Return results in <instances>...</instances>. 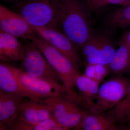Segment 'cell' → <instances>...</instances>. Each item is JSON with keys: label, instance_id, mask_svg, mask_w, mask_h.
Masks as SVG:
<instances>
[{"label": "cell", "instance_id": "25", "mask_svg": "<svg viewBox=\"0 0 130 130\" xmlns=\"http://www.w3.org/2000/svg\"></svg>", "mask_w": 130, "mask_h": 130}, {"label": "cell", "instance_id": "4", "mask_svg": "<svg viewBox=\"0 0 130 130\" xmlns=\"http://www.w3.org/2000/svg\"><path fill=\"white\" fill-rule=\"evenodd\" d=\"M44 101L48 106L53 118L68 130L75 129L88 112L74 97L68 94Z\"/></svg>", "mask_w": 130, "mask_h": 130}, {"label": "cell", "instance_id": "10", "mask_svg": "<svg viewBox=\"0 0 130 130\" xmlns=\"http://www.w3.org/2000/svg\"><path fill=\"white\" fill-rule=\"evenodd\" d=\"M0 29L18 38L32 41L37 36L35 29L19 13L0 5Z\"/></svg>", "mask_w": 130, "mask_h": 130}, {"label": "cell", "instance_id": "13", "mask_svg": "<svg viewBox=\"0 0 130 130\" xmlns=\"http://www.w3.org/2000/svg\"><path fill=\"white\" fill-rule=\"evenodd\" d=\"M0 90L32 100H42L27 90L14 74L12 66L3 62L0 64Z\"/></svg>", "mask_w": 130, "mask_h": 130}, {"label": "cell", "instance_id": "14", "mask_svg": "<svg viewBox=\"0 0 130 130\" xmlns=\"http://www.w3.org/2000/svg\"><path fill=\"white\" fill-rule=\"evenodd\" d=\"M24 46L18 38L0 29V59L2 62L21 61Z\"/></svg>", "mask_w": 130, "mask_h": 130}, {"label": "cell", "instance_id": "12", "mask_svg": "<svg viewBox=\"0 0 130 130\" xmlns=\"http://www.w3.org/2000/svg\"><path fill=\"white\" fill-rule=\"evenodd\" d=\"M51 118L53 117L51 111L44 100L27 98L21 103L19 116L16 123H37Z\"/></svg>", "mask_w": 130, "mask_h": 130}, {"label": "cell", "instance_id": "7", "mask_svg": "<svg viewBox=\"0 0 130 130\" xmlns=\"http://www.w3.org/2000/svg\"><path fill=\"white\" fill-rule=\"evenodd\" d=\"M80 49L87 63L105 65L111 62L116 51L109 37L94 32Z\"/></svg>", "mask_w": 130, "mask_h": 130}, {"label": "cell", "instance_id": "15", "mask_svg": "<svg viewBox=\"0 0 130 130\" xmlns=\"http://www.w3.org/2000/svg\"><path fill=\"white\" fill-rule=\"evenodd\" d=\"M123 128L108 112L94 113L88 112L75 130H117Z\"/></svg>", "mask_w": 130, "mask_h": 130}, {"label": "cell", "instance_id": "5", "mask_svg": "<svg viewBox=\"0 0 130 130\" xmlns=\"http://www.w3.org/2000/svg\"><path fill=\"white\" fill-rule=\"evenodd\" d=\"M130 80L123 76H114L103 83L89 112L104 113L112 109L126 95Z\"/></svg>", "mask_w": 130, "mask_h": 130}, {"label": "cell", "instance_id": "19", "mask_svg": "<svg viewBox=\"0 0 130 130\" xmlns=\"http://www.w3.org/2000/svg\"><path fill=\"white\" fill-rule=\"evenodd\" d=\"M12 130H67L54 118L33 123L17 122Z\"/></svg>", "mask_w": 130, "mask_h": 130}, {"label": "cell", "instance_id": "3", "mask_svg": "<svg viewBox=\"0 0 130 130\" xmlns=\"http://www.w3.org/2000/svg\"><path fill=\"white\" fill-rule=\"evenodd\" d=\"M40 50L60 78L63 87L70 94L75 93L76 81L80 73L67 58L57 49L38 35L31 41Z\"/></svg>", "mask_w": 130, "mask_h": 130}, {"label": "cell", "instance_id": "1", "mask_svg": "<svg viewBox=\"0 0 130 130\" xmlns=\"http://www.w3.org/2000/svg\"><path fill=\"white\" fill-rule=\"evenodd\" d=\"M59 23L62 32L77 48L93 32L86 8L79 0H61Z\"/></svg>", "mask_w": 130, "mask_h": 130}, {"label": "cell", "instance_id": "9", "mask_svg": "<svg viewBox=\"0 0 130 130\" xmlns=\"http://www.w3.org/2000/svg\"><path fill=\"white\" fill-rule=\"evenodd\" d=\"M14 74L27 90L41 100L57 97L68 94L62 85L32 76L22 69L12 66Z\"/></svg>", "mask_w": 130, "mask_h": 130}, {"label": "cell", "instance_id": "16", "mask_svg": "<svg viewBox=\"0 0 130 130\" xmlns=\"http://www.w3.org/2000/svg\"><path fill=\"white\" fill-rule=\"evenodd\" d=\"M100 85L84 74H79L76 80V87L78 91V100L88 111L94 105Z\"/></svg>", "mask_w": 130, "mask_h": 130}, {"label": "cell", "instance_id": "26", "mask_svg": "<svg viewBox=\"0 0 130 130\" xmlns=\"http://www.w3.org/2000/svg\"></svg>", "mask_w": 130, "mask_h": 130}, {"label": "cell", "instance_id": "23", "mask_svg": "<svg viewBox=\"0 0 130 130\" xmlns=\"http://www.w3.org/2000/svg\"><path fill=\"white\" fill-rule=\"evenodd\" d=\"M89 6L93 9H96L104 6L103 0H86Z\"/></svg>", "mask_w": 130, "mask_h": 130}, {"label": "cell", "instance_id": "2", "mask_svg": "<svg viewBox=\"0 0 130 130\" xmlns=\"http://www.w3.org/2000/svg\"><path fill=\"white\" fill-rule=\"evenodd\" d=\"M61 0H29L21 2L19 13L35 27L59 30V14Z\"/></svg>", "mask_w": 130, "mask_h": 130}, {"label": "cell", "instance_id": "24", "mask_svg": "<svg viewBox=\"0 0 130 130\" xmlns=\"http://www.w3.org/2000/svg\"><path fill=\"white\" fill-rule=\"evenodd\" d=\"M121 40L124 42L130 48V28L123 35Z\"/></svg>", "mask_w": 130, "mask_h": 130}, {"label": "cell", "instance_id": "20", "mask_svg": "<svg viewBox=\"0 0 130 130\" xmlns=\"http://www.w3.org/2000/svg\"><path fill=\"white\" fill-rule=\"evenodd\" d=\"M107 21L114 28L125 29L130 27V3L109 14Z\"/></svg>", "mask_w": 130, "mask_h": 130}, {"label": "cell", "instance_id": "22", "mask_svg": "<svg viewBox=\"0 0 130 130\" xmlns=\"http://www.w3.org/2000/svg\"><path fill=\"white\" fill-rule=\"evenodd\" d=\"M104 6L107 4L124 6L130 3V0H103Z\"/></svg>", "mask_w": 130, "mask_h": 130}, {"label": "cell", "instance_id": "21", "mask_svg": "<svg viewBox=\"0 0 130 130\" xmlns=\"http://www.w3.org/2000/svg\"><path fill=\"white\" fill-rule=\"evenodd\" d=\"M109 74L108 65L87 63L84 74L91 79L101 84Z\"/></svg>", "mask_w": 130, "mask_h": 130}, {"label": "cell", "instance_id": "18", "mask_svg": "<svg viewBox=\"0 0 130 130\" xmlns=\"http://www.w3.org/2000/svg\"><path fill=\"white\" fill-rule=\"evenodd\" d=\"M107 112L119 125L130 121V80L125 96L114 107Z\"/></svg>", "mask_w": 130, "mask_h": 130}, {"label": "cell", "instance_id": "8", "mask_svg": "<svg viewBox=\"0 0 130 130\" xmlns=\"http://www.w3.org/2000/svg\"><path fill=\"white\" fill-rule=\"evenodd\" d=\"M33 27L38 35L57 49L79 70L82 59L78 48L62 31L53 28Z\"/></svg>", "mask_w": 130, "mask_h": 130}, {"label": "cell", "instance_id": "17", "mask_svg": "<svg viewBox=\"0 0 130 130\" xmlns=\"http://www.w3.org/2000/svg\"><path fill=\"white\" fill-rule=\"evenodd\" d=\"M109 74L114 76L130 74V48L120 41L119 47L108 64Z\"/></svg>", "mask_w": 130, "mask_h": 130}, {"label": "cell", "instance_id": "11", "mask_svg": "<svg viewBox=\"0 0 130 130\" xmlns=\"http://www.w3.org/2000/svg\"><path fill=\"white\" fill-rule=\"evenodd\" d=\"M26 98L0 90V130H12L18 119Z\"/></svg>", "mask_w": 130, "mask_h": 130}, {"label": "cell", "instance_id": "6", "mask_svg": "<svg viewBox=\"0 0 130 130\" xmlns=\"http://www.w3.org/2000/svg\"><path fill=\"white\" fill-rule=\"evenodd\" d=\"M21 61L22 70L27 74L63 86L58 73L32 41L25 46Z\"/></svg>", "mask_w": 130, "mask_h": 130}]
</instances>
